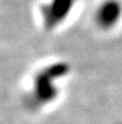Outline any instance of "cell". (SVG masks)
<instances>
[{"mask_svg":"<svg viewBox=\"0 0 122 124\" xmlns=\"http://www.w3.org/2000/svg\"><path fill=\"white\" fill-rule=\"evenodd\" d=\"M62 69L60 66H53L49 70L41 71L39 75H36L35 82H34V90L30 92L31 96L36 99L37 104H44L47 101L53 100L56 96V78L62 75Z\"/></svg>","mask_w":122,"mask_h":124,"instance_id":"6da1fadb","label":"cell"},{"mask_svg":"<svg viewBox=\"0 0 122 124\" xmlns=\"http://www.w3.org/2000/svg\"><path fill=\"white\" fill-rule=\"evenodd\" d=\"M74 1L76 0H49L45 2L41 8L44 27L50 30L62 24L71 13Z\"/></svg>","mask_w":122,"mask_h":124,"instance_id":"7a4b0ae2","label":"cell"},{"mask_svg":"<svg viewBox=\"0 0 122 124\" xmlns=\"http://www.w3.org/2000/svg\"><path fill=\"white\" fill-rule=\"evenodd\" d=\"M122 16V5L119 0H107L99 5L96 12V21L103 29L113 28Z\"/></svg>","mask_w":122,"mask_h":124,"instance_id":"3957f363","label":"cell"}]
</instances>
